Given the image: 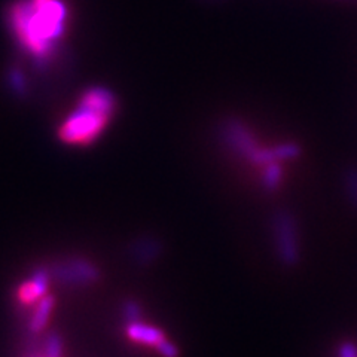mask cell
<instances>
[{"label":"cell","mask_w":357,"mask_h":357,"mask_svg":"<svg viewBox=\"0 0 357 357\" xmlns=\"http://www.w3.org/2000/svg\"><path fill=\"white\" fill-rule=\"evenodd\" d=\"M9 15L21 47L33 57L47 59L64 36L69 10L64 0H20Z\"/></svg>","instance_id":"cell-1"},{"label":"cell","mask_w":357,"mask_h":357,"mask_svg":"<svg viewBox=\"0 0 357 357\" xmlns=\"http://www.w3.org/2000/svg\"><path fill=\"white\" fill-rule=\"evenodd\" d=\"M116 98L103 86H93L77 100L70 112L59 127V139L70 146H86L94 143L115 114Z\"/></svg>","instance_id":"cell-2"},{"label":"cell","mask_w":357,"mask_h":357,"mask_svg":"<svg viewBox=\"0 0 357 357\" xmlns=\"http://www.w3.org/2000/svg\"><path fill=\"white\" fill-rule=\"evenodd\" d=\"M275 234L280 258L286 265H294L298 261V240L295 222L289 215L282 213L275 220Z\"/></svg>","instance_id":"cell-3"},{"label":"cell","mask_w":357,"mask_h":357,"mask_svg":"<svg viewBox=\"0 0 357 357\" xmlns=\"http://www.w3.org/2000/svg\"><path fill=\"white\" fill-rule=\"evenodd\" d=\"M54 275L64 284H89L98 278L96 265L84 259H72L54 268Z\"/></svg>","instance_id":"cell-4"},{"label":"cell","mask_w":357,"mask_h":357,"mask_svg":"<svg viewBox=\"0 0 357 357\" xmlns=\"http://www.w3.org/2000/svg\"><path fill=\"white\" fill-rule=\"evenodd\" d=\"M50 286V273L47 268H38L31 274L26 283H22L18 289L17 296L21 304H35L40 298L48 294Z\"/></svg>","instance_id":"cell-5"},{"label":"cell","mask_w":357,"mask_h":357,"mask_svg":"<svg viewBox=\"0 0 357 357\" xmlns=\"http://www.w3.org/2000/svg\"><path fill=\"white\" fill-rule=\"evenodd\" d=\"M127 335L132 341L146 344V345H153V347H158V344H161L165 340L164 333L161 331L144 325V323H140V321L128 323Z\"/></svg>","instance_id":"cell-6"},{"label":"cell","mask_w":357,"mask_h":357,"mask_svg":"<svg viewBox=\"0 0 357 357\" xmlns=\"http://www.w3.org/2000/svg\"><path fill=\"white\" fill-rule=\"evenodd\" d=\"M55 307V298L52 295H45L36 303V308L33 311V316L29 321V331L33 333H39L48 325V320L52 314Z\"/></svg>","instance_id":"cell-7"},{"label":"cell","mask_w":357,"mask_h":357,"mask_svg":"<svg viewBox=\"0 0 357 357\" xmlns=\"http://www.w3.org/2000/svg\"><path fill=\"white\" fill-rule=\"evenodd\" d=\"M63 341L59 333H51L47 340V357H61Z\"/></svg>","instance_id":"cell-8"},{"label":"cell","mask_w":357,"mask_h":357,"mask_svg":"<svg viewBox=\"0 0 357 357\" xmlns=\"http://www.w3.org/2000/svg\"><path fill=\"white\" fill-rule=\"evenodd\" d=\"M124 316L127 319L128 323H134V321H140V316H142V311L140 307L136 303H127L124 305Z\"/></svg>","instance_id":"cell-9"},{"label":"cell","mask_w":357,"mask_h":357,"mask_svg":"<svg viewBox=\"0 0 357 357\" xmlns=\"http://www.w3.org/2000/svg\"><path fill=\"white\" fill-rule=\"evenodd\" d=\"M156 350H158L161 353V356H164V357H177L178 356V350L176 345L167 340H164L161 344H158Z\"/></svg>","instance_id":"cell-10"},{"label":"cell","mask_w":357,"mask_h":357,"mask_svg":"<svg viewBox=\"0 0 357 357\" xmlns=\"http://www.w3.org/2000/svg\"><path fill=\"white\" fill-rule=\"evenodd\" d=\"M349 189H350L353 203L357 206V172H353L349 176Z\"/></svg>","instance_id":"cell-11"}]
</instances>
